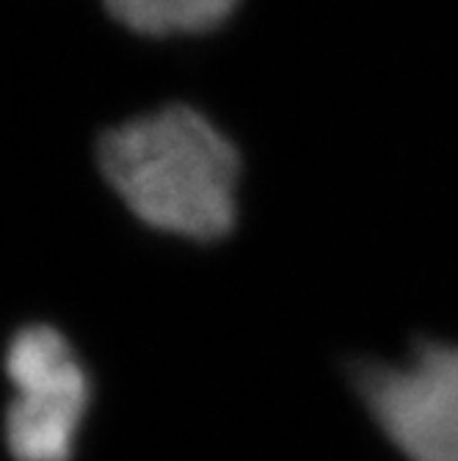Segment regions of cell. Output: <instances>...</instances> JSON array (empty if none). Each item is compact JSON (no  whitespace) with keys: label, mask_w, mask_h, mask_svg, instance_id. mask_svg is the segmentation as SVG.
I'll use <instances>...</instances> for the list:
<instances>
[{"label":"cell","mask_w":458,"mask_h":461,"mask_svg":"<svg viewBox=\"0 0 458 461\" xmlns=\"http://www.w3.org/2000/svg\"><path fill=\"white\" fill-rule=\"evenodd\" d=\"M97 158L111 188L152 230L219 240L238 219V149L196 108L124 122L100 139Z\"/></svg>","instance_id":"cell-1"},{"label":"cell","mask_w":458,"mask_h":461,"mask_svg":"<svg viewBox=\"0 0 458 461\" xmlns=\"http://www.w3.org/2000/svg\"><path fill=\"white\" fill-rule=\"evenodd\" d=\"M17 398L6 414L14 461H69L89 411L92 384L67 338L53 326H25L6 351Z\"/></svg>","instance_id":"cell-2"},{"label":"cell","mask_w":458,"mask_h":461,"mask_svg":"<svg viewBox=\"0 0 458 461\" xmlns=\"http://www.w3.org/2000/svg\"><path fill=\"white\" fill-rule=\"evenodd\" d=\"M354 382L409 461H458V346L426 343L400 365L362 362Z\"/></svg>","instance_id":"cell-3"},{"label":"cell","mask_w":458,"mask_h":461,"mask_svg":"<svg viewBox=\"0 0 458 461\" xmlns=\"http://www.w3.org/2000/svg\"><path fill=\"white\" fill-rule=\"evenodd\" d=\"M108 14L144 36L202 33L221 25L238 0H103Z\"/></svg>","instance_id":"cell-4"}]
</instances>
